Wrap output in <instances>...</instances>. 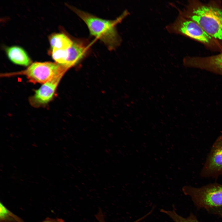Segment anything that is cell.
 Returning a JSON list of instances; mask_svg holds the SVG:
<instances>
[{
  "label": "cell",
  "instance_id": "1",
  "mask_svg": "<svg viewBox=\"0 0 222 222\" xmlns=\"http://www.w3.org/2000/svg\"><path fill=\"white\" fill-rule=\"evenodd\" d=\"M179 14L198 23L222 45V3L220 1H187Z\"/></svg>",
  "mask_w": 222,
  "mask_h": 222
},
{
  "label": "cell",
  "instance_id": "2",
  "mask_svg": "<svg viewBox=\"0 0 222 222\" xmlns=\"http://www.w3.org/2000/svg\"><path fill=\"white\" fill-rule=\"evenodd\" d=\"M86 24L91 34L103 42L110 50L121 44V39L116 26L129 14L127 10L113 20L103 19L72 6L69 7Z\"/></svg>",
  "mask_w": 222,
  "mask_h": 222
},
{
  "label": "cell",
  "instance_id": "3",
  "mask_svg": "<svg viewBox=\"0 0 222 222\" xmlns=\"http://www.w3.org/2000/svg\"><path fill=\"white\" fill-rule=\"evenodd\" d=\"M168 32L182 35L199 42L208 49L222 52V45L195 21L179 14L175 20L166 27Z\"/></svg>",
  "mask_w": 222,
  "mask_h": 222
},
{
  "label": "cell",
  "instance_id": "4",
  "mask_svg": "<svg viewBox=\"0 0 222 222\" xmlns=\"http://www.w3.org/2000/svg\"><path fill=\"white\" fill-rule=\"evenodd\" d=\"M182 191L185 195L191 197L198 209L208 211L222 207V184L211 183L199 187L185 186Z\"/></svg>",
  "mask_w": 222,
  "mask_h": 222
},
{
  "label": "cell",
  "instance_id": "5",
  "mask_svg": "<svg viewBox=\"0 0 222 222\" xmlns=\"http://www.w3.org/2000/svg\"><path fill=\"white\" fill-rule=\"evenodd\" d=\"M68 69L65 66L56 62H36L31 64L24 70L3 74L2 76L24 75L30 82L43 84L56 76L63 75Z\"/></svg>",
  "mask_w": 222,
  "mask_h": 222
},
{
  "label": "cell",
  "instance_id": "6",
  "mask_svg": "<svg viewBox=\"0 0 222 222\" xmlns=\"http://www.w3.org/2000/svg\"><path fill=\"white\" fill-rule=\"evenodd\" d=\"M200 175L203 178H214L222 175V135L213 144Z\"/></svg>",
  "mask_w": 222,
  "mask_h": 222
},
{
  "label": "cell",
  "instance_id": "7",
  "mask_svg": "<svg viewBox=\"0 0 222 222\" xmlns=\"http://www.w3.org/2000/svg\"><path fill=\"white\" fill-rule=\"evenodd\" d=\"M63 75L56 76L52 80L43 84L30 97L29 101L32 106L35 107L44 106L53 98L57 86Z\"/></svg>",
  "mask_w": 222,
  "mask_h": 222
},
{
  "label": "cell",
  "instance_id": "8",
  "mask_svg": "<svg viewBox=\"0 0 222 222\" xmlns=\"http://www.w3.org/2000/svg\"><path fill=\"white\" fill-rule=\"evenodd\" d=\"M86 43L80 40L73 41L72 46L68 49V58L66 67L69 68L81 60L86 54L88 49Z\"/></svg>",
  "mask_w": 222,
  "mask_h": 222
},
{
  "label": "cell",
  "instance_id": "9",
  "mask_svg": "<svg viewBox=\"0 0 222 222\" xmlns=\"http://www.w3.org/2000/svg\"><path fill=\"white\" fill-rule=\"evenodd\" d=\"M6 52L10 60L15 64L27 66L31 63L27 53L20 47L14 46L7 47Z\"/></svg>",
  "mask_w": 222,
  "mask_h": 222
},
{
  "label": "cell",
  "instance_id": "10",
  "mask_svg": "<svg viewBox=\"0 0 222 222\" xmlns=\"http://www.w3.org/2000/svg\"><path fill=\"white\" fill-rule=\"evenodd\" d=\"M49 39L52 49L67 50L73 43V41L67 35L63 33L52 34L50 35Z\"/></svg>",
  "mask_w": 222,
  "mask_h": 222
},
{
  "label": "cell",
  "instance_id": "11",
  "mask_svg": "<svg viewBox=\"0 0 222 222\" xmlns=\"http://www.w3.org/2000/svg\"><path fill=\"white\" fill-rule=\"evenodd\" d=\"M160 211L167 215L174 222H199L193 213H191L188 217H184L178 214L174 208L172 210L162 209Z\"/></svg>",
  "mask_w": 222,
  "mask_h": 222
},
{
  "label": "cell",
  "instance_id": "12",
  "mask_svg": "<svg viewBox=\"0 0 222 222\" xmlns=\"http://www.w3.org/2000/svg\"><path fill=\"white\" fill-rule=\"evenodd\" d=\"M0 222H23V221L19 217L9 210L1 202Z\"/></svg>",
  "mask_w": 222,
  "mask_h": 222
},
{
  "label": "cell",
  "instance_id": "13",
  "mask_svg": "<svg viewBox=\"0 0 222 222\" xmlns=\"http://www.w3.org/2000/svg\"><path fill=\"white\" fill-rule=\"evenodd\" d=\"M153 210L154 209L153 208L152 209L150 212H149L145 215L135 220L133 222H139L141 221L150 215L152 213ZM95 217L98 222H106L105 220L104 215L103 212L102 211L100 208H99L96 214H95Z\"/></svg>",
  "mask_w": 222,
  "mask_h": 222
},
{
  "label": "cell",
  "instance_id": "14",
  "mask_svg": "<svg viewBox=\"0 0 222 222\" xmlns=\"http://www.w3.org/2000/svg\"><path fill=\"white\" fill-rule=\"evenodd\" d=\"M39 222H65L64 220L60 218H46L43 221Z\"/></svg>",
  "mask_w": 222,
  "mask_h": 222
},
{
  "label": "cell",
  "instance_id": "15",
  "mask_svg": "<svg viewBox=\"0 0 222 222\" xmlns=\"http://www.w3.org/2000/svg\"><path fill=\"white\" fill-rule=\"evenodd\" d=\"M212 213L222 217V207L214 208Z\"/></svg>",
  "mask_w": 222,
  "mask_h": 222
}]
</instances>
